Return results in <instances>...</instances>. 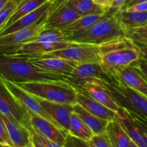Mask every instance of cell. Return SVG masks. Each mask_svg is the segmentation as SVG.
I'll return each instance as SVG.
<instances>
[{"instance_id":"28","label":"cell","mask_w":147,"mask_h":147,"mask_svg":"<svg viewBox=\"0 0 147 147\" xmlns=\"http://www.w3.org/2000/svg\"><path fill=\"white\" fill-rule=\"evenodd\" d=\"M47 1H46V0H24V1H22L20 4L17 5V9L12 14V15L10 17L9 20L6 23L2 30L7 27H9L11 24H12L13 23L17 22V20H20L24 16L27 15L31 11L35 10L36 9L40 7V6H42ZM2 30H1V31H2Z\"/></svg>"},{"instance_id":"48","label":"cell","mask_w":147,"mask_h":147,"mask_svg":"<svg viewBox=\"0 0 147 147\" xmlns=\"http://www.w3.org/2000/svg\"><path fill=\"white\" fill-rule=\"evenodd\" d=\"M125 1H126V4H125V5H126V4H128L129 3H130L131 1H132L133 0H125Z\"/></svg>"},{"instance_id":"8","label":"cell","mask_w":147,"mask_h":147,"mask_svg":"<svg viewBox=\"0 0 147 147\" xmlns=\"http://www.w3.org/2000/svg\"><path fill=\"white\" fill-rule=\"evenodd\" d=\"M47 14L32 25L20 29L6 35L0 36L1 55L14 51L22 45L32 40L45 30Z\"/></svg>"},{"instance_id":"45","label":"cell","mask_w":147,"mask_h":147,"mask_svg":"<svg viewBox=\"0 0 147 147\" xmlns=\"http://www.w3.org/2000/svg\"><path fill=\"white\" fill-rule=\"evenodd\" d=\"M137 121H138V120H137ZM139 122L141 123V124L142 125V126H144V129H145V130H146V133H147V126H146L145 124H144V123H142V122H140V121H139Z\"/></svg>"},{"instance_id":"13","label":"cell","mask_w":147,"mask_h":147,"mask_svg":"<svg viewBox=\"0 0 147 147\" xmlns=\"http://www.w3.org/2000/svg\"><path fill=\"white\" fill-rule=\"evenodd\" d=\"M116 119L121 123L131 140L139 147H147V133L144 126L126 109L121 108Z\"/></svg>"},{"instance_id":"19","label":"cell","mask_w":147,"mask_h":147,"mask_svg":"<svg viewBox=\"0 0 147 147\" xmlns=\"http://www.w3.org/2000/svg\"><path fill=\"white\" fill-rule=\"evenodd\" d=\"M16 147H25L32 144V133L25 126L14 118H8L0 113Z\"/></svg>"},{"instance_id":"12","label":"cell","mask_w":147,"mask_h":147,"mask_svg":"<svg viewBox=\"0 0 147 147\" xmlns=\"http://www.w3.org/2000/svg\"><path fill=\"white\" fill-rule=\"evenodd\" d=\"M92 79L113 81L103 71L99 63L79 64L73 73L65 78V80L77 89H81L86 82Z\"/></svg>"},{"instance_id":"32","label":"cell","mask_w":147,"mask_h":147,"mask_svg":"<svg viewBox=\"0 0 147 147\" xmlns=\"http://www.w3.org/2000/svg\"><path fill=\"white\" fill-rule=\"evenodd\" d=\"M65 147H90L88 142L76 137L67 134L66 136Z\"/></svg>"},{"instance_id":"4","label":"cell","mask_w":147,"mask_h":147,"mask_svg":"<svg viewBox=\"0 0 147 147\" xmlns=\"http://www.w3.org/2000/svg\"><path fill=\"white\" fill-rule=\"evenodd\" d=\"M16 84L38 98L59 103H77V89L66 80H46Z\"/></svg>"},{"instance_id":"36","label":"cell","mask_w":147,"mask_h":147,"mask_svg":"<svg viewBox=\"0 0 147 147\" xmlns=\"http://www.w3.org/2000/svg\"><path fill=\"white\" fill-rule=\"evenodd\" d=\"M37 135H38L39 138H40V140L42 141V142L47 147H65L64 146H61V145H60L59 144L56 143V142H53V141L50 140V139L42 136V135L38 134H37Z\"/></svg>"},{"instance_id":"22","label":"cell","mask_w":147,"mask_h":147,"mask_svg":"<svg viewBox=\"0 0 147 147\" xmlns=\"http://www.w3.org/2000/svg\"><path fill=\"white\" fill-rule=\"evenodd\" d=\"M109 16H111V14H90V15L83 16L73 22L68 27L65 28L62 31L69 40L71 37L85 32L90 27H93L95 24Z\"/></svg>"},{"instance_id":"21","label":"cell","mask_w":147,"mask_h":147,"mask_svg":"<svg viewBox=\"0 0 147 147\" xmlns=\"http://www.w3.org/2000/svg\"><path fill=\"white\" fill-rule=\"evenodd\" d=\"M50 4H51L50 1H47L42 6H40V7L36 9L35 10L31 11L30 13L27 14V15L20 18L17 22L11 24L9 27H7L4 30H3L2 31L0 32V36L10 34V33L14 32L17 30H20V29L27 27L29 26L35 24L36 22L40 21L42 18H43L45 16L48 14Z\"/></svg>"},{"instance_id":"23","label":"cell","mask_w":147,"mask_h":147,"mask_svg":"<svg viewBox=\"0 0 147 147\" xmlns=\"http://www.w3.org/2000/svg\"><path fill=\"white\" fill-rule=\"evenodd\" d=\"M126 31L147 24V11L119 10L113 14Z\"/></svg>"},{"instance_id":"16","label":"cell","mask_w":147,"mask_h":147,"mask_svg":"<svg viewBox=\"0 0 147 147\" xmlns=\"http://www.w3.org/2000/svg\"><path fill=\"white\" fill-rule=\"evenodd\" d=\"M37 99L43 109L54 119L55 121L61 127L62 129L68 134L71 116L74 112L73 105L50 102L38 98Z\"/></svg>"},{"instance_id":"39","label":"cell","mask_w":147,"mask_h":147,"mask_svg":"<svg viewBox=\"0 0 147 147\" xmlns=\"http://www.w3.org/2000/svg\"><path fill=\"white\" fill-rule=\"evenodd\" d=\"M146 1H147V0H133V1H131L130 3H129V4H126V5H125L124 7H123V9H122L121 10L126 9L128 8V7H131V6L135 5V4H139V3L146 2Z\"/></svg>"},{"instance_id":"35","label":"cell","mask_w":147,"mask_h":147,"mask_svg":"<svg viewBox=\"0 0 147 147\" xmlns=\"http://www.w3.org/2000/svg\"><path fill=\"white\" fill-rule=\"evenodd\" d=\"M134 65L142 73V75L147 80V60L146 59L142 57L139 61H137Z\"/></svg>"},{"instance_id":"26","label":"cell","mask_w":147,"mask_h":147,"mask_svg":"<svg viewBox=\"0 0 147 147\" xmlns=\"http://www.w3.org/2000/svg\"><path fill=\"white\" fill-rule=\"evenodd\" d=\"M66 4L76 10L81 17L90 14H107L104 7L96 4L93 0H65Z\"/></svg>"},{"instance_id":"51","label":"cell","mask_w":147,"mask_h":147,"mask_svg":"<svg viewBox=\"0 0 147 147\" xmlns=\"http://www.w3.org/2000/svg\"><path fill=\"white\" fill-rule=\"evenodd\" d=\"M46 1H50V2H53V1H55V0H46Z\"/></svg>"},{"instance_id":"30","label":"cell","mask_w":147,"mask_h":147,"mask_svg":"<svg viewBox=\"0 0 147 147\" xmlns=\"http://www.w3.org/2000/svg\"><path fill=\"white\" fill-rule=\"evenodd\" d=\"M127 37L134 42H139L147 39V24L137 28L127 30Z\"/></svg>"},{"instance_id":"34","label":"cell","mask_w":147,"mask_h":147,"mask_svg":"<svg viewBox=\"0 0 147 147\" xmlns=\"http://www.w3.org/2000/svg\"><path fill=\"white\" fill-rule=\"evenodd\" d=\"M126 4L125 0H110L108 14L113 15L116 11L121 10Z\"/></svg>"},{"instance_id":"47","label":"cell","mask_w":147,"mask_h":147,"mask_svg":"<svg viewBox=\"0 0 147 147\" xmlns=\"http://www.w3.org/2000/svg\"><path fill=\"white\" fill-rule=\"evenodd\" d=\"M88 143H89V144H90V147H96V146H95V145L93 144L92 143V142H90V141H89V142H88Z\"/></svg>"},{"instance_id":"43","label":"cell","mask_w":147,"mask_h":147,"mask_svg":"<svg viewBox=\"0 0 147 147\" xmlns=\"http://www.w3.org/2000/svg\"><path fill=\"white\" fill-rule=\"evenodd\" d=\"M139 42V43H142V44H147V39H146V40H141V41H139V42Z\"/></svg>"},{"instance_id":"44","label":"cell","mask_w":147,"mask_h":147,"mask_svg":"<svg viewBox=\"0 0 147 147\" xmlns=\"http://www.w3.org/2000/svg\"><path fill=\"white\" fill-rule=\"evenodd\" d=\"M129 147H139V146H138L136 144H135L131 141V144H130V146Z\"/></svg>"},{"instance_id":"24","label":"cell","mask_w":147,"mask_h":147,"mask_svg":"<svg viewBox=\"0 0 147 147\" xmlns=\"http://www.w3.org/2000/svg\"><path fill=\"white\" fill-rule=\"evenodd\" d=\"M73 107L75 113L81 118L95 135L100 134L106 131L109 121L92 114L78 103L73 105Z\"/></svg>"},{"instance_id":"25","label":"cell","mask_w":147,"mask_h":147,"mask_svg":"<svg viewBox=\"0 0 147 147\" xmlns=\"http://www.w3.org/2000/svg\"><path fill=\"white\" fill-rule=\"evenodd\" d=\"M106 133L113 147H129L131 140L121 123L116 119L110 121Z\"/></svg>"},{"instance_id":"3","label":"cell","mask_w":147,"mask_h":147,"mask_svg":"<svg viewBox=\"0 0 147 147\" xmlns=\"http://www.w3.org/2000/svg\"><path fill=\"white\" fill-rule=\"evenodd\" d=\"M63 31L57 29H45L32 40L22 45L11 53L2 54L11 57L37 58L72 45Z\"/></svg>"},{"instance_id":"31","label":"cell","mask_w":147,"mask_h":147,"mask_svg":"<svg viewBox=\"0 0 147 147\" xmlns=\"http://www.w3.org/2000/svg\"><path fill=\"white\" fill-rule=\"evenodd\" d=\"M0 145H2L5 147H16L4 121L1 118H0Z\"/></svg>"},{"instance_id":"41","label":"cell","mask_w":147,"mask_h":147,"mask_svg":"<svg viewBox=\"0 0 147 147\" xmlns=\"http://www.w3.org/2000/svg\"><path fill=\"white\" fill-rule=\"evenodd\" d=\"M130 113H131V112H130ZM131 113V114L133 115L135 119H136V120H138V121H139L142 122V123H144V124H145L147 126V119H144V118L139 117V116H138L137 115L134 114V113Z\"/></svg>"},{"instance_id":"1","label":"cell","mask_w":147,"mask_h":147,"mask_svg":"<svg viewBox=\"0 0 147 147\" xmlns=\"http://www.w3.org/2000/svg\"><path fill=\"white\" fill-rule=\"evenodd\" d=\"M100 47L102 68L114 82L121 71L135 64L144 55L134 42L127 37L102 45Z\"/></svg>"},{"instance_id":"5","label":"cell","mask_w":147,"mask_h":147,"mask_svg":"<svg viewBox=\"0 0 147 147\" xmlns=\"http://www.w3.org/2000/svg\"><path fill=\"white\" fill-rule=\"evenodd\" d=\"M127 37V31L113 15L95 24L88 30L69 39L70 42L102 45Z\"/></svg>"},{"instance_id":"42","label":"cell","mask_w":147,"mask_h":147,"mask_svg":"<svg viewBox=\"0 0 147 147\" xmlns=\"http://www.w3.org/2000/svg\"><path fill=\"white\" fill-rule=\"evenodd\" d=\"M10 0H0V9L3 8Z\"/></svg>"},{"instance_id":"11","label":"cell","mask_w":147,"mask_h":147,"mask_svg":"<svg viewBox=\"0 0 147 147\" xmlns=\"http://www.w3.org/2000/svg\"><path fill=\"white\" fill-rule=\"evenodd\" d=\"M0 78H1L0 80L4 83L7 88L11 92V93L14 97L17 98L21 102L22 104L28 110L29 112H32V113H34L35 114H37L39 116H42V117L45 118V119L48 120L49 121L52 122L55 125H56V126L61 129V127L55 121L54 119L43 109L42 106L40 103V101L37 99V98L34 97V96L29 93L28 92L22 88L20 86H19L16 83L9 81L8 80H6L2 77Z\"/></svg>"},{"instance_id":"40","label":"cell","mask_w":147,"mask_h":147,"mask_svg":"<svg viewBox=\"0 0 147 147\" xmlns=\"http://www.w3.org/2000/svg\"><path fill=\"white\" fill-rule=\"evenodd\" d=\"M135 44L139 47V49L142 50V52L144 53V54H146V53H147V44H142V43H139V42H135Z\"/></svg>"},{"instance_id":"9","label":"cell","mask_w":147,"mask_h":147,"mask_svg":"<svg viewBox=\"0 0 147 147\" xmlns=\"http://www.w3.org/2000/svg\"><path fill=\"white\" fill-rule=\"evenodd\" d=\"M0 112L7 117L14 118L33 131L30 112L11 94L2 81L0 82Z\"/></svg>"},{"instance_id":"15","label":"cell","mask_w":147,"mask_h":147,"mask_svg":"<svg viewBox=\"0 0 147 147\" xmlns=\"http://www.w3.org/2000/svg\"><path fill=\"white\" fill-rule=\"evenodd\" d=\"M30 122L34 131L61 146H64L67 133L45 118L30 112Z\"/></svg>"},{"instance_id":"33","label":"cell","mask_w":147,"mask_h":147,"mask_svg":"<svg viewBox=\"0 0 147 147\" xmlns=\"http://www.w3.org/2000/svg\"><path fill=\"white\" fill-rule=\"evenodd\" d=\"M90 142L96 147H113L106 131L100 134L94 135Z\"/></svg>"},{"instance_id":"38","label":"cell","mask_w":147,"mask_h":147,"mask_svg":"<svg viewBox=\"0 0 147 147\" xmlns=\"http://www.w3.org/2000/svg\"><path fill=\"white\" fill-rule=\"evenodd\" d=\"M96 4H99L101 7H104L106 10H107V14H108V10H109V6L110 0H93Z\"/></svg>"},{"instance_id":"29","label":"cell","mask_w":147,"mask_h":147,"mask_svg":"<svg viewBox=\"0 0 147 147\" xmlns=\"http://www.w3.org/2000/svg\"><path fill=\"white\" fill-rule=\"evenodd\" d=\"M17 7V3L14 0H10L3 8L0 9V31L4 28V25L9 20Z\"/></svg>"},{"instance_id":"14","label":"cell","mask_w":147,"mask_h":147,"mask_svg":"<svg viewBox=\"0 0 147 147\" xmlns=\"http://www.w3.org/2000/svg\"><path fill=\"white\" fill-rule=\"evenodd\" d=\"M33 65L41 70L55 75L63 76L65 78L70 76L78 63L60 57H39L27 58Z\"/></svg>"},{"instance_id":"37","label":"cell","mask_w":147,"mask_h":147,"mask_svg":"<svg viewBox=\"0 0 147 147\" xmlns=\"http://www.w3.org/2000/svg\"><path fill=\"white\" fill-rule=\"evenodd\" d=\"M32 144L34 147H47L42 142L37 134L34 131L32 133Z\"/></svg>"},{"instance_id":"10","label":"cell","mask_w":147,"mask_h":147,"mask_svg":"<svg viewBox=\"0 0 147 147\" xmlns=\"http://www.w3.org/2000/svg\"><path fill=\"white\" fill-rule=\"evenodd\" d=\"M81 16L66 4L65 0L51 2L46 20V29L63 30Z\"/></svg>"},{"instance_id":"17","label":"cell","mask_w":147,"mask_h":147,"mask_svg":"<svg viewBox=\"0 0 147 147\" xmlns=\"http://www.w3.org/2000/svg\"><path fill=\"white\" fill-rule=\"evenodd\" d=\"M80 90L115 113H119L121 107L116 103L111 93L100 83L99 79H92L86 82Z\"/></svg>"},{"instance_id":"52","label":"cell","mask_w":147,"mask_h":147,"mask_svg":"<svg viewBox=\"0 0 147 147\" xmlns=\"http://www.w3.org/2000/svg\"><path fill=\"white\" fill-rule=\"evenodd\" d=\"M0 147H5L4 146H2V145H0Z\"/></svg>"},{"instance_id":"18","label":"cell","mask_w":147,"mask_h":147,"mask_svg":"<svg viewBox=\"0 0 147 147\" xmlns=\"http://www.w3.org/2000/svg\"><path fill=\"white\" fill-rule=\"evenodd\" d=\"M115 82L131 88L147 97V80L134 65L121 71L116 77Z\"/></svg>"},{"instance_id":"20","label":"cell","mask_w":147,"mask_h":147,"mask_svg":"<svg viewBox=\"0 0 147 147\" xmlns=\"http://www.w3.org/2000/svg\"><path fill=\"white\" fill-rule=\"evenodd\" d=\"M77 103L92 114L109 121L116 119L117 115V113L98 102L80 89H77Z\"/></svg>"},{"instance_id":"46","label":"cell","mask_w":147,"mask_h":147,"mask_svg":"<svg viewBox=\"0 0 147 147\" xmlns=\"http://www.w3.org/2000/svg\"><path fill=\"white\" fill-rule=\"evenodd\" d=\"M14 1H15V2L17 3V5H18V4H20V3H21L22 1H24V0H14Z\"/></svg>"},{"instance_id":"50","label":"cell","mask_w":147,"mask_h":147,"mask_svg":"<svg viewBox=\"0 0 147 147\" xmlns=\"http://www.w3.org/2000/svg\"><path fill=\"white\" fill-rule=\"evenodd\" d=\"M25 147H34V146H33L32 144H29L28 146H25Z\"/></svg>"},{"instance_id":"7","label":"cell","mask_w":147,"mask_h":147,"mask_svg":"<svg viewBox=\"0 0 147 147\" xmlns=\"http://www.w3.org/2000/svg\"><path fill=\"white\" fill-rule=\"evenodd\" d=\"M40 57H60L72 60L78 64L101 63L100 45L73 42L68 47L51 53H46ZM39 58V57H37Z\"/></svg>"},{"instance_id":"27","label":"cell","mask_w":147,"mask_h":147,"mask_svg":"<svg viewBox=\"0 0 147 147\" xmlns=\"http://www.w3.org/2000/svg\"><path fill=\"white\" fill-rule=\"evenodd\" d=\"M68 134L87 142L91 140L95 135L91 129L75 112H73L71 116L70 130Z\"/></svg>"},{"instance_id":"2","label":"cell","mask_w":147,"mask_h":147,"mask_svg":"<svg viewBox=\"0 0 147 147\" xmlns=\"http://www.w3.org/2000/svg\"><path fill=\"white\" fill-rule=\"evenodd\" d=\"M1 77L14 83L46 80H66L63 76L41 70L27 58L1 55ZM67 81V80H66Z\"/></svg>"},{"instance_id":"49","label":"cell","mask_w":147,"mask_h":147,"mask_svg":"<svg viewBox=\"0 0 147 147\" xmlns=\"http://www.w3.org/2000/svg\"><path fill=\"white\" fill-rule=\"evenodd\" d=\"M143 57H144V58L146 59V60H147V53H146V54H144Z\"/></svg>"},{"instance_id":"6","label":"cell","mask_w":147,"mask_h":147,"mask_svg":"<svg viewBox=\"0 0 147 147\" xmlns=\"http://www.w3.org/2000/svg\"><path fill=\"white\" fill-rule=\"evenodd\" d=\"M99 81L121 108L139 117L147 119V97L121 83L100 79Z\"/></svg>"}]
</instances>
